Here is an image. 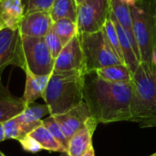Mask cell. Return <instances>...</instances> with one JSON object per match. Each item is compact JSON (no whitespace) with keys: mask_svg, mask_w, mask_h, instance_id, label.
<instances>
[{"mask_svg":"<svg viewBox=\"0 0 156 156\" xmlns=\"http://www.w3.org/2000/svg\"><path fill=\"white\" fill-rule=\"evenodd\" d=\"M27 103L22 98L14 96L0 79V122H4L20 114Z\"/></svg>","mask_w":156,"mask_h":156,"instance_id":"15","label":"cell"},{"mask_svg":"<svg viewBox=\"0 0 156 156\" xmlns=\"http://www.w3.org/2000/svg\"><path fill=\"white\" fill-rule=\"evenodd\" d=\"M49 14L53 22L61 18H69L76 21L77 5L74 0H55Z\"/></svg>","mask_w":156,"mask_h":156,"instance_id":"21","label":"cell"},{"mask_svg":"<svg viewBox=\"0 0 156 156\" xmlns=\"http://www.w3.org/2000/svg\"><path fill=\"white\" fill-rule=\"evenodd\" d=\"M130 7L141 61L153 63L156 46V0H136Z\"/></svg>","mask_w":156,"mask_h":156,"instance_id":"4","label":"cell"},{"mask_svg":"<svg viewBox=\"0 0 156 156\" xmlns=\"http://www.w3.org/2000/svg\"><path fill=\"white\" fill-rule=\"evenodd\" d=\"M55 0H26V14L46 11L49 12Z\"/></svg>","mask_w":156,"mask_h":156,"instance_id":"27","label":"cell"},{"mask_svg":"<svg viewBox=\"0 0 156 156\" xmlns=\"http://www.w3.org/2000/svg\"><path fill=\"white\" fill-rule=\"evenodd\" d=\"M79 36L87 72L122 63L110 45L103 29L93 33H80Z\"/></svg>","mask_w":156,"mask_h":156,"instance_id":"5","label":"cell"},{"mask_svg":"<svg viewBox=\"0 0 156 156\" xmlns=\"http://www.w3.org/2000/svg\"><path fill=\"white\" fill-rule=\"evenodd\" d=\"M26 73L25 91L22 99L27 104L35 102L37 99L43 98L50 75H34L28 71Z\"/></svg>","mask_w":156,"mask_h":156,"instance_id":"17","label":"cell"},{"mask_svg":"<svg viewBox=\"0 0 156 156\" xmlns=\"http://www.w3.org/2000/svg\"><path fill=\"white\" fill-rule=\"evenodd\" d=\"M53 23L49 12H32L26 14L18 29L22 36L44 37L51 30Z\"/></svg>","mask_w":156,"mask_h":156,"instance_id":"11","label":"cell"},{"mask_svg":"<svg viewBox=\"0 0 156 156\" xmlns=\"http://www.w3.org/2000/svg\"><path fill=\"white\" fill-rule=\"evenodd\" d=\"M132 122L141 128L156 127V66L141 61L133 74Z\"/></svg>","mask_w":156,"mask_h":156,"instance_id":"2","label":"cell"},{"mask_svg":"<svg viewBox=\"0 0 156 156\" xmlns=\"http://www.w3.org/2000/svg\"><path fill=\"white\" fill-rule=\"evenodd\" d=\"M52 29L59 37L63 46L69 43L78 34L76 21L69 18H61L55 21L53 23Z\"/></svg>","mask_w":156,"mask_h":156,"instance_id":"22","label":"cell"},{"mask_svg":"<svg viewBox=\"0 0 156 156\" xmlns=\"http://www.w3.org/2000/svg\"><path fill=\"white\" fill-rule=\"evenodd\" d=\"M86 70L52 72L43 100L50 115L65 113L82 101Z\"/></svg>","mask_w":156,"mask_h":156,"instance_id":"3","label":"cell"},{"mask_svg":"<svg viewBox=\"0 0 156 156\" xmlns=\"http://www.w3.org/2000/svg\"><path fill=\"white\" fill-rule=\"evenodd\" d=\"M8 66L22 68L19 29L0 30V79L5 69Z\"/></svg>","mask_w":156,"mask_h":156,"instance_id":"8","label":"cell"},{"mask_svg":"<svg viewBox=\"0 0 156 156\" xmlns=\"http://www.w3.org/2000/svg\"><path fill=\"white\" fill-rule=\"evenodd\" d=\"M75 1V3H76V5H77V6L79 5H80V4H82L83 2H85L86 0H74Z\"/></svg>","mask_w":156,"mask_h":156,"instance_id":"33","label":"cell"},{"mask_svg":"<svg viewBox=\"0 0 156 156\" xmlns=\"http://www.w3.org/2000/svg\"><path fill=\"white\" fill-rule=\"evenodd\" d=\"M83 99L99 123L132 122V82L113 83L101 79L94 71L87 72Z\"/></svg>","mask_w":156,"mask_h":156,"instance_id":"1","label":"cell"},{"mask_svg":"<svg viewBox=\"0 0 156 156\" xmlns=\"http://www.w3.org/2000/svg\"><path fill=\"white\" fill-rule=\"evenodd\" d=\"M120 1H122V3H124V4L128 5L129 6H133V5H134V4H135V2H136V0H120Z\"/></svg>","mask_w":156,"mask_h":156,"instance_id":"30","label":"cell"},{"mask_svg":"<svg viewBox=\"0 0 156 156\" xmlns=\"http://www.w3.org/2000/svg\"><path fill=\"white\" fill-rule=\"evenodd\" d=\"M5 133H4V128H3V122H0V143L5 141Z\"/></svg>","mask_w":156,"mask_h":156,"instance_id":"29","label":"cell"},{"mask_svg":"<svg viewBox=\"0 0 156 156\" xmlns=\"http://www.w3.org/2000/svg\"><path fill=\"white\" fill-rule=\"evenodd\" d=\"M153 63L156 66V46L155 48H154V52H153Z\"/></svg>","mask_w":156,"mask_h":156,"instance_id":"32","label":"cell"},{"mask_svg":"<svg viewBox=\"0 0 156 156\" xmlns=\"http://www.w3.org/2000/svg\"><path fill=\"white\" fill-rule=\"evenodd\" d=\"M149 156H156V153H154V154H151V155Z\"/></svg>","mask_w":156,"mask_h":156,"instance_id":"36","label":"cell"},{"mask_svg":"<svg viewBox=\"0 0 156 156\" xmlns=\"http://www.w3.org/2000/svg\"><path fill=\"white\" fill-rule=\"evenodd\" d=\"M46 44L50 51V54L52 56V58L54 59H56L58 58V56L59 55L60 51L63 48V44L61 42V40L59 39V37L57 36V34L53 31V29L51 28V30L44 37Z\"/></svg>","mask_w":156,"mask_h":156,"instance_id":"26","label":"cell"},{"mask_svg":"<svg viewBox=\"0 0 156 156\" xmlns=\"http://www.w3.org/2000/svg\"><path fill=\"white\" fill-rule=\"evenodd\" d=\"M83 156H95V153H94V148H93V146L84 154Z\"/></svg>","mask_w":156,"mask_h":156,"instance_id":"31","label":"cell"},{"mask_svg":"<svg viewBox=\"0 0 156 156\" xmlns=\"http://www.w3.org/2000/svg\"><path fill=\"white\" fill-rule=\"evenodd\" d=\"M28 134L32 136L40 144L43 150L48 152H59V153L67 152L61 146V144L51 135V133L43 125V123L37 128H36L35 130H33Z\"/></svg>","mask_w":156,"mask_h":156,"instance_id":"20","label":"cell"},{"mask_svg":"<svg viewBox=\"0 0 156 156\" xmlns=\"http://www.w3.org/2000/svg\"><path fill=\"white\" fill-rule=\"evenodd\" d=\"M46 115H50L47 104H39L35 101L27 104L25 110L17 115V119L24 133L27 135L42 124L43 117Z\"/></svg>","mask_w":156,"mask_h":156,"instance_id":"14","label":"cell"},{"mask_svg":"<svg viewBox=\"0 0 156 156\" xmlns=\"http://www.w3.org/2000/svg\"><path fill=\"white\" fill-rule=\"evenodd\" d=\"M99 122L92 116L84 126L79 130L69 141L67 153L69 156H83L93 145L92 137Z\"/></svg>","mask_w":156,"mask_h":156,"instance_id":"13","label":"cell"},{"mask_svg":"<svg viewBox=\"0 0 156 156\" xmlns=\"http://www.w3.org/2000/svg\"><path fill=\"white\" fill-rule=\"evenodd\" d=\"M59 156H69L68 154V153L67 152H64V153H61V154Z\"/></svg>","mask_w":156,"mask_h":156,"instance_id":"34","label":"cell"},{"mask_svg":"<svg viewBox=\"0 0 156 156\" xmlns=\"http://www.w3.org/2000/svg\"><path fill=\"white\" fill-rule=\"evenodd\" d=\"M26 16V0H0V30L18 29Z\"/></svg>","mask_w":156,"mask_h":156,"instance_id":"12","label":"cell"},{"mask_svg":"<svg viewBox=\"0 0 156 156\" xmlns=\"http://www.w3.org/2000/svg\"><path fill=\"white\" fill-rule=\"evenodd\" d=\"M0 156H5V155L2 152H0Z\"/></svg>","mask_w":156,"mask_h":156,"instance_id":"35","label":"cell"},{"mask_svg":"<svg viewBox=\"0 0 156 156\" xmlns=\"http://www.w3.org/2000/svg\"><path fill=\"white\" fill-rule=\"evenodd\" d=\"M42 123L43 125L48 130V132L51 133V135L61 144V146L67 151L68 150V146H69V139L66 137V135L64 134L63 131L61 130L59 124L57 122V121L55 120L54 116L49 115L48 117L45 118L42 120Z\"/></svg>","mask_w":156,"mask_h":156,"instance_id":"24","label":"cell"},{"mask_svg":"<svg viewBox=\"0 0 156 156\" xmlns=\"http://www.w3.org/2000/svg\"><path fill=\"white\" fill-rule=\"evenodd\" d=\"M112 6V12L120 23V25L124 29L125 33L127 34V37L133 48V50L138 58V59L141 61V55L139 51V48L135 39V35L133 31V17L131 14V7L122 3L120 0H112L111 3Z\"/></svg>","mask_w":156,"mask_h":156,"instance_id":"16","label":"cell"},{"mask_svg":"<svg viewBox=\"0 0 156 156\" xmlns=\"http://www.w3.org/2000/svg\"><path fill=\"white\" fill-rule=\"evenodd\" d=\"M86 70L79 33L67 43L55 59L53 72Z\"/></svg>","mask_w":156,"mask_h":156,"instance_id":"9","label":"cell"},{"mask_svg":"<svg viewBox=\"0 0 156 156\" xmlns=\"http://www.w3.org/2000/svg\"><path fill=\"white\" fill-rule=\"evenodd\" d=\"M19 143L21 144L23 150H25L26 152L31 153V154H36V153H38L43 150L42 147L40 146V144L29 134L23 137L19 141Z\"/></svg>","mask_w":156,"mask_h":156,"instance_id":"28","label":"cell"},{"mask_svg":"<svg viewBox=\"0 0 156 156\" xmlns=\"http://www.w3.org/2000/svg\"><path fill=\"white\" fill-rule=\"evenodd\" d=\"M3 128L5 133V138L6 139H15L20 141L23 137L26 136L24 133L17 116L11 118L3 122Z\"/></svg>","mask_w":156,"mask_h":156,"instance_id":"25","label":"cell"},{"mask_svg":"<svg viewBox=\"0 0 156 156\" xmlns=\"http://www.w3.org/2000/svg\"><path fill=\"white\" fill-rule=\"evenodd\" d=\"M90 117H92V115L85 101H82L65 113L54 115L55 120L59 124L69 141L79 130L84 126L86 122Z\"/></svg>","mask_w":156,"mask_h":156,"instance_id":"10","label":"cell"},{"mask_svg":"<svg viewBox=\"0 0 156 156\" xmlns=\"http://www.w3.org/2000/svg\"><path fill=\"white\" fill-rule=\"evenodd\" d=\"M112 0H86L77 6L78 33L102 30L112 13Z\"/></svg>","mask_w":156,"mask_h":156,"instance_id":"7","label":"cell"},{"mask_svg":"<svg viewBox=\"0 0 156 156\" xmlns=\"http://www.w3.org/2000/svg\"><path fill=\"white\" fill-rule=\"evenodd\" d=\"M111 18H112V20L115 26V28L117 30V33H118L120 46H121L123 59H124V64L130 69V70L133 74L135 72V70L137 69L141 61L138 59V58H137V56L133 50V48L129 38L127 37V34L125 33L124 29L120 25L118 20L116 19V17L114 16L112 12L111 13Z\"/></svg>","mask_w":156,"mask_h":156,"instance_id":"18","label":"cell"},{"mask_svg":"<svg viewBox=\"0 0 156 156\" xmlns=\"http://www.w3.org/2000/svg\"><path fill=\"white\" fill-rule=\"evenodd\" d=\"M101 79L113 83H131L133 73L125 64H115L94 71Z\"/></svg>","mask_w":156,"mask_h":156,"instance_id":"19","label":"cell"},{"mask_svg":"<svg viewBox=\"0 0 156 156\" xmlns=\"http://www.w3.org/2000/svg\"><path fill=\"white\" fill-rule=\"evenodd\" d=\"M22 69L34 75H51L55 59L44 37H32L21 35Z\"/></svg>","mask_w":156,"mask_h":156,"instance_id":"6","label":"cell"},{"mask_svg":"<svg viewBox=\"0 0 156 156\" xmlns=\"http://www.w3.org/2000/svg\"><path fill=\"white\" fill-rule=\"evenodd\" d=\"M103 31L109 40L110 45L112 46V49L115 51L116 55L118 56L119 59L122 61V63L124 64V59H123V56H122V48L120 46V41H119V37H118V33L117 30L115 28V26L111 18V15L110 17L108 18V20L106 21L104 27H103Z\"/></svg>","mask_w":156,"mask_h":156,"instance_id":"23","label":"cell"}]
</instances>
